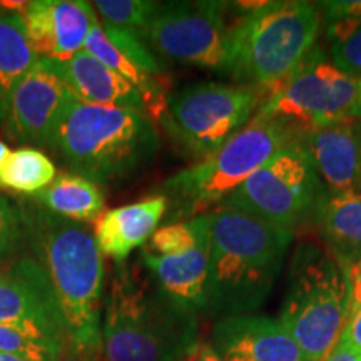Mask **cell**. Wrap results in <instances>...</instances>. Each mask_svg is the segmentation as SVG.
<instances>
[{
	"label": "cell",
	"instance_id": "34",
	"mask_svg": "<svg viewBox=\"0 0 361 361\" xmlns=\"http://www.w3.org/2000/svg\"><path fill=\"white\" fill-rule=\"evenodd\" d=\"M323 361H361V356L356 355L345 343L338 340L335 348L329 351V355Z\"/></svg>",
	"mask_w": 361,
	"mask_h": 361
},
{
	"label": "cell",
	"instance_id": "16",
	"mask_svg": "<svg viewBox=\"0 0 361 361\" xmlns=\"http://www.w3.org/2000/svg\"><path fill=\"white\" fill-rule=\"evenodd\" d=\"M361 119L298 133L328 196L360 191Z\"/></svg>",
	"mask_w": 361,
	"mask_h": 361
},
{
	"label": "cell",
	"instance_id": "25",
	"mask_svg": "<svg viewBox=\"0 0 361 361\" xmlns=\"http://www.w3.org/2000/svg\"><path fill=\"white\" fill-rule=\"evenodd\" d=\"M207 234H209V218L206 213L189 221H178L156 229V233L149 239V245L142 250L157 256L179 255L196 246Z\"/></svg>",
	"mask_w": 361,
	"mask_h": 361
},
{
	"label": "cell",
	"instance_id": "10",
	"mask_svg": "<svg viewBox=\"0 0 361 361\" xmlns=\"http://www.w3.org/2000/svg\"><path fill=\"white\" fill-rule=\"evenodd\" d=\"M266 97L250 85L192 84L169 96L161 124L191 156L204 159L251 123Z\"/></svg>",
	"mask_w": 361,
	"mask_h": 361
},
{
	"label": "cell",
	"instance_id": "36",
	"mask_svg": "<svg viewBox=\"0 0 361 361\" xmlns=\"http://www.w3.org/2000/svg\"><path fill=\"white\" fill-rule=\"evenodd\" d=\"M57 361H82V360L78 358V356H75L74 353H71L69 350H66L64 353L61 355V358H59Z\"/></svg>",
	"mask_w": 361,
	"mask_h": 361
},
{
	"label": "cell",
	"instance_id": "15",
	"mask_svg": "<svg viewBox=\"0 0 361 361\" xmlns=\"http://www.w3.org/2000/svg\"><path fill=\"white\" fill-rule=\"evenodd\" d=\"M209 345L221 361H306L281 322L268 316H226Z\"/></svg>",
	"mask_w": 361,
	"mask_h": 361
},
{
	"label": "cell",
	"instance_id": "28",
	"mask_svg": "<svg viewBox=\"0 0 361 361\" xmlns=\"http://www.w3.org/2000/svg\"><path fill=\"white\" fill-rule=\"evenodd\" d=\"M25 246V219L22 207H17L6 196H0V268L16 259Z\"/></svg>",
	"mask_w": 361,
	"mask_h": 361
},
{
	"label": "cell",
	"instance_id": "14",
	"mask_svg": "<svg viewBox=\"0 0 361 361\" xmlns=\"http://www.w3.org/2000/svg\"><path fill=\"white\" fill-rule=\"evenodd\" d=\"M94 13L90 4L79 0H34L22 17L37 57L66 62L84 51Z\"/></svg>",
	"mask_w": 361,
	"mask_h": 361
},
{
	"label": "cell",
	"instance_id": "20",
	"mask_svg": "<svg viewBox=\"0 0 361 361\" xmlns=\"http://www.w3.org/2000/svg\"><path fill=\"white\" fill-rule=\"evenodd\" d=\"M316 218L329 252L343 268L361 259V191L326 194Z\"/></svg>",
	"mask_w": 361,
	"mask_h": 361
},
{
	"label": "cell",
	"instance_id": "32",
	"mask_svg": "<svg viewBox=\"0 0 361 361\" xmlns=\"http://www.w3.org/2000/svg\"><path fill=\"white\" fill-rule=\"evenodd\" d=\"M346 278L350 286V313L361 308V259L346 266Z\"/></svg>",
	"mask_w": 361,
	"mask_h": 361
},
{
	"label": "cell",
	"instance_id": "21",
	"mask_svg": "<svg viewBox=\"0 0 361 361\" xmlns=\"http://www.w3.org/2000/svg\"><path fill=\"white\" fill-rule=\"evenodd\" d=\"M37 59L27 39L22 12L0 8V123H6L13 90Z\"/></svg>",
	"mask_w": 361,
	"mask_h": 361
},
{
	"label": "cell",
	"instance_id": "4",
	"mask_svg": "<svg viewBox=\"0 0 361 361\" xmlns=\"http://www.w3.org/2000/svg\"><path fill=\"white\" fill-rule=\"evenodd\" d=\"M49 147L72 173L107 184L124 179L152 161L159 137L142 112L96 106L72 97Z\"/></svg>",
	"mask_w": 361,
	"mask_h": 361
},
{
	"label": "cell",
	"instance_id": "26",
	"mask_svg": "<svg viewBox=\"0 0 361 361\" xmlns=\"http://www.w3.org/2000/svg\"><path fill=\"white\" fill-rule=\"evenodd\" d=\"M94 11L101 13L106 24L123 27V29L144 32L152 16H154L159 2L149 0H97L92 4Z\"/></svg>",
	"mask_w": 361,
	"mask_h": 361
},
{
	"label": "cell",
	"instance_id": "22",
	"mask_svg": "<svg viewBox=\"0 0 361 361\" xmlns=\"http://www.w3.org/2000/svg\"><path fill=\"white\" fill-rule=\"evenodd\" d=\"M44 209L61 218L84 223L99 219L104 211V196L96 183L78 174H61L37 194Z\"/></svg>",
	"mask_w": 361,
	"mask_h": 361
},
{
	"label": "cell",
	"instance_id": "5",
	"mask_svg": "<svg viewBox=\"0 0 361 361\" xmlns=\"http://www.w3.org/2000/svg\"><path fill=\"white\" fill-rule=\"evenodd\" d=\"M322 12L305 0L259 2L233 25L228 74L269 96L314 49Z\"/></svg>",
	"mask_w": 361,
	"mask_h": 361
},
{
	"label": "cell",
	"instance_id": "17",
	"mask_svg": "<svg viewBox=\"0 0 361 361\" xmlns=\"http://www.w3.org/2000/svg\"><path fill=\"white\" fill-rule=\"evenodd\" d=\"M141 258L157 286L171 300L194 313L207 308L209 234L191 250L179 255L157 256L142 250Z\"/></svg>",
	"mask_w": 361,
	"mask_h": 361
},
{
	"label": "cell",
	"instance_id": "19",
	"mask_svg": "<svg viewBox=\"0 0 361 361\" xmlns=\"http://www.w3.org/2000/svg\"><path fill=\"white\" fill-rule=\"evenodd\" d=\"M54 66L79 101L146 114L139 90L85 51L78 52L66 62L54 61Z\"/></svg>",
	"mask_w": 361,
	"mask_h": 361
},
{
	"label": "cell",
	"instance_id": "23",
	"mask_svg": "<svg viewBox=\"0 0 361 361\" xmlns=\"http://www.w3.org/2000/svg\"><path fill=\"white\" fill-rule=\"evenodd\" d=\"M56 178L57 169L54 162L34 147L12 151L0 169V186L24 194H39L51 186Z\"/></svg>",
	"mask_w": 361,
	"mask_h": 361
},
{
	"label": "cell",
	"instance_id": "37",
	"mask_svg": "<svg viewBox=\"0 0 361 361\" xmlns=\"http://www.w3.org/2000/svg\"><path fill=\"white\" fill-rule=\"evenodd\" d=\"M0 361H27V360L20 358V356L8 355V353H2V351H0Z\"/></svg>",
	"mask_w": 361,
	"mask_h": 361
},
{
	"label": "cell",
	"instance_id": "2",
	"mask_svg": "<svg viewBox=\"0 0 361 361\" xmlns=\"http://www.w3.org/2000/svg\"><path fill=\"white\" fill-rule=\"evenodd\" d=\"M200 341L194 311L171 300L137 266L117 263L99 361H180Z\"/></svg>",
	"mask_w": 361,
	"mask_h": 361
},
{
	"label": "cell",
	"instance_id": "35",
	"mask_svg": "<svg viewBox=\"0 0 361 361\" xmlns=\"http://www.w3.org/2000/svg\"><path fill=\"white\" fill-rule=\"evenodd\" d=\"M11 149H8V146L6 142L0 141V169L4 168V164H6V161L8 159V156H11Z\"/></svg>",
	"mask_w": 361,
	"mask_h": 361
},
{
	"label": "cell",
	"instance_id": "11",
	"mask_svg": "<svg viewBox=\"0 0 361 361\" xmlns=\"http://www.w3.org/2000/svg\"><path fill=\"white\" fill-rule=\"evenodd\" d=\"M229 4H159L142 32L144 42L168 61L228 72L233 25L226 22Z\"/></svg>",
	"mask_w": 361,
	"mask_h": 361
},
{
	"label": "cell",
	"instance_id": "31",
	"mask_svg": "<svg viewBox=\"0 0 361 361\" xmlns=\"http://www.w3.org/2000/svg\"><path fill=\"white\" fill-rule=\"evenodd\" d=\"M340 341L350 346L356 355L361 356V308L351 311L348 316V322L343 329Z\"/></svg>",
	"mask_w": 361,
	"mask_h": 361
},
{
	"label": "cell",
	"instance_id": "1",
	"mask_svg": "<svg viewBox=\"0 0 361 361\" xmlns=\"http://www.w3.org/2000/svg\"><path fill=\"white\" fill-rule=\"evenodd\" d=\"M25 246L51 283L66 328L67 350L82 361H99L102 351V252L84 223L61 218L42 206L22 207Z\"/></svg>",
	"mask_w": 361,
	"mask_h": 361
},
{
	"label": "cell",
	"instance_id": "33",
	"mask_svg": "<svg viewBox=\"0 0 361 361\" xmlns=\"http://www.w3.org/2000/svg\"><path fill=\"white\" fill-rule=\"evenodd\" d=\"M180 361H221L209 343L200 341Z\"/></svg>",
	"mask_w": 361,
	"mask_h": 361
},
{
	"label": "cell",
	"instance_id": "30",
	"mask_svg": "<svg viewBox=\"0 0 361 361\" xmlns=\"http://www.w3.org/2000/svg\"><path fill=\"white\" fill-rule=\"evenodd\" d=\"M323 19L329 22L361 19V0H328L318 4Z\"/></svg>",
	"mask_w": 361,
	"mask_h": 361
},
{
	"label": "cell",
	"instance_id": "18",
	"mask_svg": "<svg viewBox=\"0 0 361 361\" xmlns=\"http://www.w3.org/2000/svg\"><path fill=\"white\" fill-rule=\"evenodd\" d=\"M168 207L164 196H154L102 213L94 228L99 251L123 263L135 247L151 239Z\"/></svg>",
	"mask_w": 361,
	"mask_h": 361
},
{
	"label": "cell",
	"instance_id": "9",
	"mask_svg": "<svg viewBox=\"0 0 361 361\" xmlns=\"http://www.w3.org/2000/svg\"><path fill=\"white\" fill-rule=\"evenodd\" d=\"M324 196L323 183L298 135L295 142L250 176L221 206L295 233L316 216Z\"/></svg>",
	"mask_w": 361,
	"mask_h": 361
},
{
	"label": "cell",
	"instance_id": "29",
	"mask_svg": "<svg viewBox=\"0 0 361 361\" xmlns=\"http://www.w3.org/2000/svg\"><path fill=\"white\" fill-rule=\"evenodd\" d=\"M0 351L27 361H57L66 350L25 335L19 329L0 324Z\"/></svg>",
	"mask_w": 361,
	"mask_h": 361
},
{
	"label": "cell",
	"instance_id": "7",
	"mask_svg": "<svg viewBox=\"0 0 361 361\" xmlns=\"http://www.w3.org/2000/svg\"><path fill=\"white\" fill-rule=\"evenodd\" d=\"M296 139L298 130L290 124L252 117L214 154L171 176L161 196L178 216L196 218L204 209L223 204L250 176Z\"/></svg>",
	"mask_w": 361,
	"mask_h": 361
},
{
	"label": "cell",
	"instance_id": "8",
	"mask_svg": "<svg viewBox=\"0 0 361 361\" xmlns=\"http://www.w3.org/2000/svg\"><path fill=\"white\" fill-rule=\"evenodd\" d=\"M256 119L310 128L361 119V79L341 72L316 47L284 82L261 104Z\"/></svg>",
	"mask_w": 361,
	"mask_h": 361
},
{
	"label": "cell",
	"instance_id": "12",
	"mask_svg": "<svg viewBox=\"0 0 361 361\" xmlns=\"http://www.w3.org/2000/svg\"><path fill=\"white\" fill-rule=\"evenodd\" d=\"M0 324L67 350L51 283L32 256L16 258L0 271Z\"/></svg>",
	"mask_w": 361,
	"mask_h": 361
},
{
	"label": "cell",
	"instance_id": "13",
	"mask_svg": "<svg viewBox=\"0 0 361 361\" xmlns=\"http://www.w3.org/2000/svg\"><path fill=\"white\" fill-rule=\"evenodd\" d=\"M72 97L54 61L39 57L13 90L6 119L7 135L13 142L49 146Z\"/></svg>",
	"mask_w": 361,
	"mask_h": 361
},
{
	"label": "cell",
	"instance_id": "6",
	"mask_svg": "<svg viewBox=\"0 0 361 361\" xmlns=\"http://www.w3.org/2000/svg\"><path fill=\"white\" fill-rule=\"evenodd\" d=\"M350 316L346 271L328 247L300 245L288 268L279 322L306 361H323L336 346Z\"/></svg>",
	"mask_w": 361,
	"mask_h": 361
},
{
	"label": "cell",
	"instance_id": "3",
	"mask_svg": "<svg viewBox=\"0 0 361 361\" xmlns=\"http://www.w3.org/2000/svg\"><path fill=\"white\" fill-rule=\"evenodd\" d=\"M209 218L207 306L229 316L256 310L273 290L295 233L221 206Z\"/></svg>",
	"mask_w": 361,
	"mask_h": 361
},
{
	"label": "cell",
	"instance_id": "24",
	"mask_svg": "<svg viewBox=\"0 0 361 361\" xmlns=\"http://www.w3.org/2000/svg\"><path fill=\"white\" fill-rule=\"evenodd\" d=\"M326 40L329 61L345 74L361 79V19L329 22Z\"/></svg>",
	"mask_w": 361,
	"mask_h": 361
},
{
	"label": "cell",
	"instance_id": "38",
	"mask_svg": "<svg viewBox=\"0 0 361 361\" xmlns=\"http://www.w3.org/2000/svg\"><path fill=\"white\" fill-rule=\"evenodd\" d=\"M360 139H361V133H360ZM360 191H361V147H360Z\"/></svg>",
	"mask_w": 361,
	"mask_h": 361
},
{
	"label": "cell",
	"instance_id": "27",
	"mask_svg": "<svg viewBox=\"0 0 361 361\" xmlns=\"http://www.w3.org/2000/svg\"><path fill=\"white\" fill-rule=\"evenodd\" d=\"M104 34L109 39V42L119 51L128 61L133 62L135 67H139L142 72L149 75H159L161 64L157 62L154 54L147 49V44L144 42L142 35L134 32V30L123 29L111 24H102Z\"/></svg>",
	"mask_w": 361,
	"mask_h": 361
}]
</instances>
